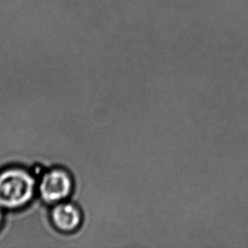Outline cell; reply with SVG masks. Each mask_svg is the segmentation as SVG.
Returning <instances> with one entry per match:
<instances>
[{
    "label": "cell",
    "instance_id": "1",
    "mask_svg": "<svg viewBox=\"0 0 248 248\" xmlns=\"http://www.w3.org/2000/svg\"><path fill=\"white\" fill-rule=\"evenodd\" d=\"M37 177L21 166H9L0 170V207L17 211L27 208L37 193Z\"/></svg>",
    "mask_w": 248,
    "mask_h": 248
},
{
    "label": "cell",
    "instance_id": "2",
    "mask_svg": "<svg viewBox=\"0 0 248 248\" xmlns=\"http://www.w3.org/2000/svg\"><path fill=\"white\" fill-rule=\"evenodd\" d=\"M75 191V181L72 174L64 168H48L41 173L37 182V194L45 204H56L66 201Z\"/></svg>",
    "mask_w": 248,
    "mask_h": 248
},
{
    "label": "cell",
    "instance_id": "3",
    "mask_svg": "<svg viewBox=\"0 0 248 248\" xmlns=\"http://www.w3.org/2000/svg\"><path fill=\"white\" fill-rule=\"evenodd\" d=\"M49 221L56 232L62 235H73L83 225L82 209L74 202L66 201L52 205L49 210Z\"/></svg>",
    "mask_w": 248,
    "mask_h": 248
},
{
    "label": "cell",
    "instance_id": "4",
    "mask_svg": "<svg viewBox=\"0 0 248 248\" xmlns=\"http://www.w3.org/2000/svg\"><path fill=\"white\" fill-rule=\"evenodd\" d=\"M4 223V213L3 208L0 207V228L3 226Z\"/></svg>",
    "mask_w": 248,
    "mask_h": 248
}]
</instances>
